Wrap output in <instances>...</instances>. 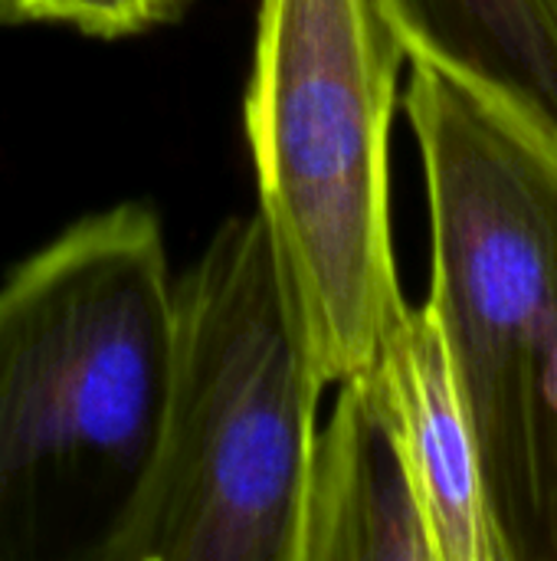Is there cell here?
Masks as SVG:
<instances>
[{
	"label": "cell",
	"mask_w": 557,
	"mask_h": 561,
	"mask_svg": "<svg viewBox=\"0 0 557 561\" xmlns=\"http://www.w3.org/2000/svg\"><path fill=\"white\" fill-rule=\"evenodd\" d=\"M154 210L66 227L0 286V561H112L144 490L171 358Z\"/></svg>",
	"instance_id": "obj_1"
},
{
	"label": "cell",
	"mask_w": 557,
	"mask_h": 561,
	"mask_svg": "<svg viewBox=\"0 0 557 561\" xmlns=\"http://www.w3.org/2000/svg\"><path fill=\"white\" fill-rule=\"evenodd\" d=\"M430 207V299L512 561H557V154L486 95L407 56Z\"/></svg>",
	"instance_id": "obj_2"
},
{
	"label": "cell",
	"mask_w": 557,
	"mask_h": 561,
	"mask_svg": "<svg viewBox=\"0 0 557 561\" xmlns=\"http://www.w3.org/2000/svg\"><path fill=\"white\" fill-rule=\"evenodd\" d=\"M407 53L378 0H259L243 122L312 385L364 371L407 309L391 125Z\"/></svg>",
	"instance_id": "obj_3"
},
{
	"label": "cell",
	"mask_w": 557,
	"mask_h": 561,
	"mask_svg": "<svg viewBox=\"0 0 557 561\" xmlns=\"http://www.w3.org/2000/svg\"><path fill=\"white\" fill-rule=\"evenodd\" d=\"M322 394L263 217L171 286L154 460L112 561H299Z\"/></svg>",
	"instance_id": "obj_4"
},
{
	"label": "cell",
	"mask_w": 557,
	"mask_h": 561,
	"mask_svg": "<svg viewBox=\"0 0 557 561\" xmlns=\"http://www.w3.org/2000/svg\"><path fill=\"white\" fill-rule=\"evenodd\" d=\"M391 414L433 561H512L433 299L401 312L368 365Z\"/></svg>",
	"instance_id": "obj_5"
},
{
	"label": "cell",
	"mask_w": 557,
	"mask_h": 561,
	"mask_svg": "<svg viewBox=\"0 0 557 561\" xmlns=\"http://www.w3.org/2000/svg\"><path fill=\"white\" fill-rule=\"evenodd\" d=\"M318 421L299 561H433L420 503L371 368Z\"/></svg>",
	"instance_id": "obj_6"
},
{
	"label": "cell",
	"mask_w": 557,
	"mask_h": 561,
	"mask_svg": "<svg viewBox=\"0 0 557 561\" xmlns=\"http://www.w3.org/2000/svg\"><path fill=\"white\" fill-rule=\"evenodd\" d=\"M407 56L499 105L557 154V0H378Z\"/></svg>",
	"instance_id": "obj_7"
},
{
	"label": "cell",
	"mask_w": 557,
	"mask_h": 561,
	"mask_svg": "<svg viewBox=\"0 0 557 561\" xmlns=\"http://www.w3.org/2000/svg\"><path fill=\"white\" fill-rule=\"evenodd\" d=\"M194 0H0V26L53 23L95 39L138 36L167 26Z\"/></svg>",
	"instance_id": "obj_8"
}]
</instances>
